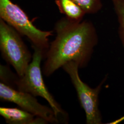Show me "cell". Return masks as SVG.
<instances>
[{"instance_id": "1", "label": "cell", "mask_w": 124, "mask_h": 124, "mask_svg": "<svg viewBox=\"0 0 124 124\" xmlns=\"http://www.w3.org/2000/svg\"><path fill=\"white\" fill-rule=\"evenodd\" d=\"M54 31L56 36L44 57L43 75L49 77L70 61L76 62L80 69L86 67L98 41L93 23L86 20L74 21L65 17L55 23Z\"/></svg>"}, {"instance_id": "2", "label": "cell", "mask_w": 124, "mask_h": 124, "mask_svg": "<svg viewBox=\"0 0 124 124\" xmlns=\"http://www.w3.org/2000/svg\"><path fill=\"white\" fill-rule=\"evenodd\" d=\"M32 47L34 50L32 59L24 74L19 76L13 74L8 67L0 65L1 82L18 91L30 93L36 97L39 96L44 98L49 103L59 122L67 123V113L49 92L43 79L40 63L44 59V53L40 49Z\"/></svg>"}, {"instance_id": "3", "label": "cell", "mask_w": 124, "mask_h": 124, "mask_svg": "<svg viewBox=\"0 0 124 124\" xmlns=\"http://www.w3.org/2000/svg\"><path fill=\"white\" fill-rule=\"evenodd\" d=\"M0 18L21 36L27 37L31 42L32 46L41 50L45 55L50 46L48 38L53 35V31L38 29L21 8L11 0H0Z\"/></svg>"}, {"instance_id": "4", "label": "cell", "mask_w": 124, "mask_h": 124, "mask_svg": "<svg viewBox=\"0 0 124 124\" xmlns=\"http://www.w3.org/2000/svg\"><path fill=\"white\" fill-rule=\"evenodd\" d=\"M0 50L1 56L13 67L19 76L26 71L33 55L21 35L12 27L0 18Z\"/></svg>"}, {"instance_id": "5", "label": "cell", "mask_w": 124, "mask_h": 124, "mask_svg": "<svg viewBox=\"0 0 124 124\" xmlns=\"http://www.w3.org/2000/svg\"><path fill=\"white\" fill-rule=\"evenodd\" d=\"M62 68L70 76L76 91L80 105L85 114L86 123L102 124V115L99 108L98 98L105 79L102 80L96 88H92L81 80L78 71L80 68L76 62H68Z\"/></svg>"}, {"instance_id": "6", "label": "cell", "mask_w": 124, "mask_h": 124, "mask_svg": "<svg viewBox=\"0 0 124 124\" xmlns=\"http://www.w3.org/2000/svg\"><path fill=\"white\" fill-rule=\"evenodd\" d=\"M0 99L2 101L15 103L21 108L44 119L48 123H59L51 108L41 104L31 94L18 91L2 82L0 83Z\"/></svg>"}, {"instance_id": "7", "label": "cell", "mask_w": 124, "mask_h": 124, "mask_svg": "<svg viewBox=\"0 0 124 124\" xmlns=\"http://www.w3.org/2000/svg\"><path fill=\"white\" fill-rule=\"evenodd\" d=\"M0 115L9 124H45L47 121L22 108L0 107Z\"/></svg>"}, {"instance_id": "8", "label": "cell", "mask_w": 124, "mask_h": 124, "mask_svg": "<svg viewBox=\"0 0 124 124\" xmlns=\"http://www.w3.org/2000/svg\"><path fill=\"white\" fill-rule=\"evenodd\" d=\"M55 1L60 12L70 20L82 21L86 14L84 10L73 0H55Z\"/></svg>"}, {"instance_id": "9", "label": "cell", "mask_w": 124, "mask_h": 124, "mask_svg": "<svg viewBox=\"0 0 124 124\" xmlns=\"http://www.w3.org/2000/svg\"><path fill=\"white\" fill-rule=\"evenodd\" d=\"M119 23V35L124 47V0H111Z\"/></svg>"}, {"instance_id": "10", "label": "cell", "mask_w": 124, "mask_h": 124, "mask_svg": "<svg viewBox=\"0 0 124 124\" xmlns=\"http://www.w3.org/2000/svg\"><path fill=\"white\" fill-rule=\"evenodd\" d=\"M86 14H95L102 8V0H73Z\"/></svg>"}]
</instances>
